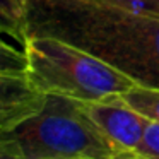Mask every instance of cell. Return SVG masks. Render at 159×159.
Returning a JSON list of instances; mask_svg holds the SVG:
<instances>
[{
  "label": "cell",
  "mask_w": 159,
  "mask_h": 159,
  "mask_svg": "<svg viewBox=\"0 0 159 159\" xmlns=\"http://www.w3.org/2000/svg\"><path fill=\"white\" fill-rule=\"evenodd\" d=\"M113 159H147V157H144V156L137 154L135 151H120Z\"/></svg>",
  "instance_id": "9"
},
{
  "label": "cell",
  "mask_w": 159,
  "mask_h": 159,
  "mask_svg": "<svg viewBox=\"0 0 159 159\" xmlns=\"http://www.w3.org/2000/svg\"><path fill=\"white\" fill-rule=\"evenodd\" d=\"M118 152L82 101L53 94L36 115L0 137V159H113Z\"/></svg>",
  "instance_id": "2"
},
{
  "label": "cell",
  "mask_w": 159,
  "mask_h": 159,
  "mask_svg": "<svg viewBox=\"0 0 159 159\" xmlns=\"http://www.w3.org/2000/svg\"><path fill=\"white\" fill-rule=\"evenodd\" d=\"M121 98L147 120L159 123V89L135 84L121 94Z\"/></svg>",
  "instance_id": "7"
},
{
  "label": "cell",
  "mask_w": 159,
  "mask_h": 159,
  "mask_svg": "<svg viewBox=\"0 0 159 159\" xmlns=\"http://www.w3.org/2000/svg\"><path fill=\"white\" fill-rule=\"evenodd\" d=\"M82 106L101 132L120 151H137L151 120L135 111L121 94L98 101H86Z\"/></svg>",
  "instance_id": "4"
},
{
  "label": "cell",
  "mask_w": 159,
  "mask_h": 159,
  "mask_svg": "<svg viewBox=\"0 0 159 159\" xmlns=\"http://www.w3.org/2000/svg\"><path fill=\"white\" fill-rule=\"evenodd\" d=\"M46 103V94L38 91L22 67L2 69V106L0 128L9 130L36 115Z\"/></svg>",
  "instance_id": "5"
},
{
  "label": "cell",
  "mask_w": 159,
  "mask_h": 159,
  "mask_svg": "<svg viewBox=\"0 0 159 159\" xmlns=\"http://www.w3.org/2000/svg\"><path fill=\"white\" fill-rule=\"evenodd\" d=\"M29 33L74 43L135 84L159 89V14L96 0H28Z\"/></svg>",
  "instance_id": "1"
},
{
  "label": "cell",
  "mask_w": 159,
  "mask_h": 159,
  "mask_svg": "<svg viewBox=\"0 0 159 159\" xmlns=\"http://www.w3.org/2000/svg\"><path fill=\"white\" fill-rule=\"evenodd\" d=\"M2 31L5 36H12L21 46L28 38V0H2Z\"/></svg>",
  "instance_id": "6"
},
{
  "label": "cell",
  "mask_w": 159,
  "mask_h": 159,
  "mask_svg": "<svg viewBox=\"0 0 159 159\" xmlns=\"http://www.w3.org/2000/svg\"><path fill=\"white\" fill-rule=\"evenodd\" d=\"M135 152L147 159H159V123L149 121L144 139Z\"/></svg>",
  "instance_id": "8"
},
{
  "label": "cell",
  "mask_w": 159,
  "mask_h": 159,
  "mask_svg": "<svg viewBox=\"0 0 159 159\" xmlns=\"http://www.w3.org/2000/svg\"><path fill=\"white\" fill-rule=\"evenodd\" d=\"M24 72L43 94L77 101H98L135 86L127 74L94 53L55 36L29 33L24 45Z\"/></svg>",
  "instance_id": "3"
}]
</instances>
